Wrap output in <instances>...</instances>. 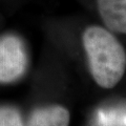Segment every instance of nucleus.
I'll list each match as a JSON object with an SVG mask.
<instances>
[{"instance_id":"obj_1","label":"nucleus","mask_w":126,"mask_h":126,"mask_svg":"<svg viewBox=\"0 0 126 126\" xmlns=\"http://www.w3.org/2000/svg\"><path fill=\"white\" fill-rule=\"evenodd\" d=\"M81 43L94 81L102 88H112L126 70V50L116 34L103 24H89Z\"/></svg>"},{"instance_id":"obj_2","label":"nucleus","mask_w":126,"mask_h":126,"mask_svg":"<svg viewBox=\"0 0 126 126\" xmlns=\"http://www.w3.org/2000/svg\"><path fill=\"white\" fill-rule=\"evenodd\" d=\"M27 66L25 47L18 37L9 35L0 38V82L20 78Z\"/></svg>"},{"instance_id":"obj_3","label":"nucleus","mask_w":126,"mask_h":126,"mask_svg":"<svg viewBox=\"0 0 126 126\" xmlns=\"http://www.w3.org/2000/svg\"><path fill=\"white\" fill-rule=\"evenodd\" d=\"M102 24L115 34L126 35V0H84Z\"/></svg>"},{"instance_id":"obj_4","label":"nucleus","mask_w":126,"mask_h":126,"mask_svg":"<svg viewBox=\"0 0 126 126\" xmlns=\"http://www.w3.org/2000/svg\"><path fill=\"white\" fill-rule=\"evenodd\" d=\"M69 111L65 107L53 105L35 110L27 126H69Z\"/></svg>"},{"instance_id":"obj_5","label":"nucleus","mask_w":126,"mask_h":126,"mask_svg":"<svg viewBox=\"0 0 126 126\" xmlns=\"http://www.w3.org/2000/svg\"><path fill=\"white\" fill-rule=\"evenodd\" d=\"M0 126H23L21 116L15 108H0Z\"/></svg>"}]
</instances>
